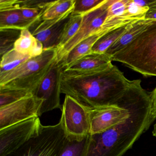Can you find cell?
Listing matches in <instances>:
<instances>
[{
    "instance_id": "cell-1",
    "label": "cell",
    "mask_w": 156,
    "mask_h": 156,
    "mask_svg": "<svg viewBox=\"0 0 156 156\" xmlns=\"http://www.w3.org/2000/svg\"><path fill=\"white\" fill-rule=\"evenodd\" d=\"M140 79L130 81L125 91L129 115L105 132L90 135L85 156H122L154 121L150 96Z\"/></svg>"
},
{
    "instance_id": "cell-2",
    "label": "cell",
    "mask_w": 156,
    "mask_h": 156,
    "mask_svg": "<svg viewBox=\"0 0 156 156\" xmlns=\"http://www.w3.org/2000/svg\"><path fill=\"white\" fill-rule=\"evenodd\" d=\"M130 81L115 65L96 72L64 70L60 80L61 94L69 96L89 109L116 104Z\"/></svg>"
},
{
    "instance_id": "cell-3",
    "label": "cell",
    "mask_w": 156,
    "mask_h": 156,
    "mask_svg": "<svg viewBox=\"0 0 156 156\" xmlns=\"http://www.w3.org/2000/svg\"><path fill=\"white\" fill-rule=\"evenodd\" d=\"M112 59L146 77L156 76V22L115 54Z\"/></svg>"
},
{
    "instance_id": "cell-4",
    "label": "cell",
    "mask_w": 156,
    "mask_h": 156,
    "mask_svg": "<svg viewBox=\"0 0 156 156\" xmlns=\"http://www.w3.org/2000/svg\"><path fill=\"white\" fill-rule=\"evenodd\" d=\"M57 49L44 50L13 70L0 74V87L28 90L33 93L56 61Z\"/></svg>"
},
{
    "instance_id": "cell-5",
    "label": "cell",
    "mask_w": 156,
    "mask_h": 156,
    "mask_svg": "<svg viewBox=\"0 0 156 156\" xmlns=\"http://www.w3.org/2000/svg\"><path fill=\"white\" fill-rule=\"evenodd\" d=\"M67 140L60 120L54 126H42L40 133L8 156H60Z\"/></svg>"
},
{
    "instance_id": "cell-6",
    "label": "cell",
    "mask_w": 156,
    "mask_h": 156,
    "mask_svg": "<svg viewBox=\"0 0 156 156\" xmlns=\"http://www.w3.org/2000/svg\"><path fill=\"white\" fill-rule=\"evenodd\" d=\"M42 126L37 117L0 129V156L17 151L39 134Z\"/></svg>"
},
{
    "instance_id": "cell-7",
    "label": "cell",
    "mask_w": 156,
    "mask_h": 156,
    "mask_svg": "<svg viewBox=\"0 0 156 156\" xmlns=\"http://www.w3.org/2000/svg\"><path fill=\"white\" fill-rule=\"evenodd\" d=\"M90 109L66 95L60 120L67 137L78 138L90 135Z\"/></svg>"
},
{
    "instance_id": "cell-8",
    "label": "cell",
    "mask_w": 156,
    "mask_h": 156,
    "mask_svg": "<svg viewBox=\"0 0 156 156\" xmlns=\"http://www.w3.org/2000/svg\"><path fill=\"white\" fill-rule=\"evenodd\" d=\"M110 3V0H104L93 10L83 15L81 26L76 34L63 47L57 51V62H62L75 46L100 30L106 19Z\"/></svg>"
},
{
    "instance_id": "cell-9",
    "label": "cell",
    "mask_w": 156,
    "mask_h": 156,
    "mask_svg": "<svg viewBox=\"0 0 156 156\" xmlns=\"http://www.w3.org/2000/svg\"><path fill=\"white\" fill-rule=\"evenodd\" d=\"M64 68L55 61L45 77L36 87L33 95L43 101L38 116L56 108L62 109L60 104V80Z\"/></svg>"
},
{
    "instance_id": "cell-10",
    "label": "cell",
    "mask_w": 156,
    "mask_h": 156,
    "mask_svg": "<svg viewBox=\"0 0 156 156\" xmlns=\"http://www.w3.org/2000/svg\"><path fill=\"white\" fill-rule=\"evenodd\" d=\"M125 92L115 105L90 109V135L105 132L128 117L129 110Z\"/></svg>"
},
{
    "instance_id": "cell-11",
    "label": "cell",
    "mask_w": 156,
    "mask_h": 156,
    "mask_svg": "<svg viewBox=\"0 0 156 156\" xmlns=\"http://www.w3.org/2000/svg\"><path fill=\"white\" fill-rule=\"evenodd\" d=\"M43 102L32 95L0 108V129L39 117Z\"/></svg>"
},
{
    "instance_id": "cell-12",
    "label": "cell",
    "mask_w": 156,
    "mask_h": 156,
    "mask_svg": "<svg viewBox=\"0 0 156 156\" xmlns=\"http://www.w3.org/2000/svg\"><path fill=\"white\" fill-rule=\"evenodd\" d=\"M73 8L55 19L42 21L33 32V36L42 44L44 51L57 49L66 25L72 16Z\"/></svg>"
},
{
    "instance_id": "cell-13",
    "label": "cell",
    "mask_w": 156,
    "mask_h": 156,
    "mask_svg": "<svg viewBox=\"0 0 156 156\" xmlns=\"http://www.w3.org/2000/svg\"><path fill=\"white\" fill-rule=\"evenodd\" d=\"M112 57L106 54L92 52L85 55L64 70L78 72H96L113 65Z\"/></svg>"
},
{
    "instance_id": "cell-14",
    "label": "cell",
    "mask_w": 156,
    "mask_h": 156,
    "mask_svg": "<svg viewBox=\"0 0 156 156\" xmlns=\"http://www.w3.org/2000/svg\"><path fill=\"white\" fill-rule=\"evenodd\" d=\"M154 22L144 19L134 23L132 27L112 44L105 53L112 57L115 54L134 41Z\"/></svg>"
},
{
    "instance_id": "cell-15",
    "label": "cell",
    "mask_w": 156,
    "mask_h": 156,
    "mask_svg": "<svg viewBox=\"0 0 156 156\" xmlns=\"http://www.w3.org/2000/svg\"><path fill=\"white\" fill-rule=\"evenodd\" d=\"M13 49L20 53L30 57L39 56L44 51L41 43L29 30L21 31L20 35L15 42Z\"/></svg>"
},
{
    "instance_id": "cell-16",
    "label": "cell",
    "mask_w": 156,
    "mask_h": 156,
    "mask_svg": "<svg viewBox=\"0 0 156 156\" xmlns=\"http://www.w3.org/2000/svg\"><path fill=\"white\" fill-rule=\"evenodd\" d=\"M33 24L23 17L18 9V0L12 7L0 11V29H12L23 30H29Z\"/></svg>"
},
{
    "instance_id": "cell-17",
    "label": "cell",
    "mask_w": 156,
    "mask_h": 156,
    "mask_svg": "<svg viewBox=\"0 0 156 156\" xmlns=\"http://www.w3.org/2000/svg\"><path fill=\"white\" fill-rule=\"evenodd\" d=\"M103 36L102 34H96L82 41L75 46L63 60L60 62L62 63L64 69L82 57L91 53L94 44Z\"/></svg>"
},
{
    "instance_id": "cell-18",
    "label": "cell",
    "mask_w": 156,
    "mask_h": 156,
    "mask_svg": "<svg viewBox=\"0 0 156 156\" xmlns=\"http://www.w3.org/2000/svg\"><path fill=\"white\" fill-rule=\"evenodd\" d=\"M136 22V21L132 22L124 26L117 28L100 37L94 44L92 48V52L105 53L108 49L124 34L126 33V32L132 27L133 23Z\"/></svg>"
},
{
    "instance_id": "cell-19",
    "label": "cell",
    "mask_w": 156,
    "mask_h": 156,
    "mask_svg": "<svg viewBox=\"0 0 156 156\" xmlns=\"http://www.w3.org/2000/svg\"><path fill=\"white\" fill-rule=\"evenodd\" d=\"M76 0H59L50 1L44 8L41 21L55 19L65 13L74 6Z\"/></svg>"
},
{
    "instance_id": "cell-20",
    "label": "cell",
    "mask_w": 156,
    "mask_h": 156,
    "mask_svg": "<svg viewBox=\"0 0 156 156\" xmlns=\"http://www.w3.org/2000/svg\"><path fill=\"white\" fill-rule=\"evenodd\" d=\"M90 135L83 138L67 137V142L60 156H85Z\"/></svg>"
},
{
    "instance_id": "cell-21",
    "label": "cell",
    "mask_w": 156,
    "mask_h": 156,
    "mask_svg": "<svg viewBox=\"0 0 156 156\" xmlns=\"http://www.w3.org/2000/svg\"><path fill=\"white\" fill-rule=\"evenodd\" d=\"M1 58L0 74L13 70L31 57L21 54L13 49Z\"/></svg>"
},
{
    "instance_id": "cell-22",
    "label": "cell",
    "mask_w": 156,
    "mask_h": 156,
    "mask_svg": "<svg viewBox=\"0 0 156 156\" xmlns=\"http://www.w3.org/2000/svg\"><path fill=\"white\" fill-rule=\"evenodd\" d=\"M32 95V93L28 90L0 87V108Z\"/></svg>"
},
{
    "instance_id": "cell-23",
    "label": "cell",
    "mask_w": 156,
    "mask_h": 156,
    "mask_svg": "<svg viewBox=\"0 0 156 156\" xmlns=\"http://www.w3.org/2000/svg\"><path fill=\"white\" fill-rule=\"evenodd\" d=\"M83 15H73L66 23L57 51L63 47L76 34L81 26Z\"/></svg>"
},
{
    "instance_id": "cell-24",
    "label": "cell",
    "mask_w": 156,
    "mask_h": 156,
    "mask_svg": "<svg viewBox=\"0 0 156 156\" xmlns=\"http://www.w3.org/2000/svg\"><path fill=\"white\" fill-rule=\"evenodd\" d=\"M129 0H110L107 15L105 22L106 23L115 20H133L126 15L127 6Z\"/></svg>"
},
{
    "instance_id": "cell-25",
    "label": "cell",
    "mask_w": 156,
    "mask_h": 156,
    "mask_svg": "<svg viewBox=\"0 0 156 156\" xmlns=\"http://www.w3.org/2000/svg\"><path fill=\"white\" fill-rule=\"evenodd\" d=\"M21 30L0 29V52L2 57L13 49L14 44L20 35Z\"/></svg>"
},
{
    "instance_id": "cell-26",
    "label": "cell",
    "mask_w": 156,
    "mask_h": 156,
    "mask_svg": "<svg viewBox=\"0 0 156 156\" xmlns=\"http://www.w3.org/2000/svg\"><path fill=\"white\" fill-rule=\"evenodd\" d=\"M104 0H76L73 15H83L99 6Z\"/></svg>"
},
{
    "instance_id": "cell-27",
    "label": "cell",
    "mask_w": 156,
    "mask_h": 156,
    "mask_svg": "<svg viewBox=\"0 0 156 156\" xmlns=\"http://www.w3.org/2000/svg\"><path fill=\"white\" fill-rule=\"evenodd\" d=\"M45 7H20L19 8V10L24 19L31 23L34 25L38 22L41 21V17L43 13Z\"/></svg>"
},
{
    "instance_id": "cell-28",
    "label": "cell",
    "mask_w": 156,
    "mask_h": 156,
    "mask_svg": "<svg viewBox=\"0 0 156 156\" xmlns=\"http://www.w3.org/2000/svg\"><path fill=\"white\" fill-rule=\"evenodd\" d=\"M148 8L145 19L156 22V0H152V2L149 5Z\"/></svg>"
},
{
    "instance_id": "cell-29",
    "label": "cell",
    "mask_w": 156,
    "mask_h": 156,
    "mask_svg": "<svg viewBox=\"0 0 156 156\" xmlns=\"http://www.w3.org/2000/svg\"><path fill=\"white\" fill-rule=\"evenodd\" d=\"M151 105V115L152 118L156 119V87L150 94Z\"/></svg>"
},
{
    "instance_id": "cell-30",
    "label": "cell",
    "mask_w": 156,
    "mask_h": 156,
    "mask_svg": "<svg viewBox=\"0 0 156 156\" xmlns=\"http://www.w3.org/2000/svg\"><path fill=\"white\" fill-rule=\"evenodd\" d=\"M152 1H149V0H145V1H143V0H134V2H135V3L137 5H138V6H140V7H148L152 2Z\"/></svg>"
},
{
    "instance_id": "cell-31",
    "label": "cell",
    "mask_w": 156,
    "mask_h": 156,
    "mask_svg": "<svg viewBox=\"0 0 156 156\" xmlns=\"http://www.w3.org/2000/svg\"><path fill=\"white\" fill-rule=\"evenodd\" d=\"M152 134L154 136L156 137V123L154 125V128H153V131H152Z\"/></svg>"
}]
</instances>
